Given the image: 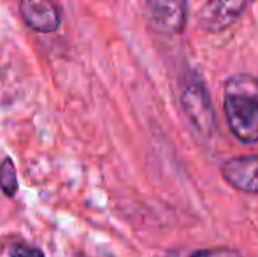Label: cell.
<instances>
[{
  "label": "cell",
  "instance_id": "obj_1",
  "mask_svg": "<svg viewBox=\"0 0 258 257\" xmlns=\"http://www.w3.org/2000/svg\"><path fill=\"white\" fill-rule=\"evenodd\" d=\"M223 111L230 132L242 144L258 143V79L235 74L225 81Z\"/></svg>",
  "mask_w": 258,
  "mask_h": 257
},
{
  "label": "cell",
  "instance_id": "obj_2",
  "mask_svg": "<svg viewBox=\"0 0 258 257\" xmlns=\"http://www.w3.org/2000/svg\"><path fill=\"white\" fill-rule=\"evenodd\" d=\"M179 102L194 129L204 137L213 136L216 130V113L204 81L197 74H191L181 86Z\"/></svg>",
  "mask_w": 258,
  "mask_h": 257
},
{
  "label": "cell",
  "instance_id": "obj_3",
  "mask_svg": "<svg viewBox=\"0 0 258 257\" xmlns=\"http://www.w3.org/2000/svg\"><path fill=\"white\" fill-rule=\"evenodd\" d=\"M151 30L165 35L181 34L188 21V4L183 0H151L144 6Z\"/></svg>",
  "mask_w": 258,
  "mask_h": 257
},
{
  "label": "cell",
  "instance_id": "obj_4",
  "mask_svg": "<svg viewBox=\"0 0 258 257\" xmlns=\"http://www.w3.org/2000/svg\"><path fill=\"white\" fill-rule=\"evenodd\" d=\"M248 7L244 0H213L207 2L197 16L199 28L204 32H223L241 18L242 11Z\"/></svg>",
  "mask_w": 258,
  "mask_h": 257
},
{
  "label": "cell",
  "instance_id": "obj_5",
  "mask_svg": "<svg viewBox=\"0 0 258 257\" xmlns=\"http://www.w3.org/2000/svg\"><path fill=\"white\" fill-rule=\"evenodd\" d=\"M223 180L246 194H258V155L228 159L220 168Z\"/></svg>",
  "mask_w": 258,
  "mask_h": 257
},
{
  "label": "cell",
  "instance_id": "obj_6",
  "mask_svg": "<svg viewBox=\"0 0 258 257\" xmlns=\"http://www.w3.org/2000/svg\"><path fill=\"white\" fill-rule=\"evenodd\" d=\"M20 11L25 23L37 32H54L61 23L58 7L48 0H25Z\"/></svg>",
  "mask_w": 258,
  "mask_h": 257
},
{
  "label": "cell",
  "instance_id": "obj_7",
  "mask_svg": "<svg viewBox=\"0 0 258 257\" xmlns=\"http://www.w3.org/2000/svg\"><path fill=\"white\" fill-rule=\"evenodd\" d=\"M0 189L9 197H13L18 190L16 168H14L11 159H4V162L0 164Z\"/></svg>",
  "mask_w": 258,
  "mask_h": 257
},
{
  "label": "cell",
  "instance_id": "obj_8",
  "mask_svg": "<svg viewBox=\"0 0 258 257\" xmlns=\"http://www.w3.org/2000/svg\"><path fill=\"white\" fill-rule=\"evenodd\" d=\"M190 257H242V255L235 248L216 247V248H202V250L194 252Z\"/></svg>",
  "mask_w": 258,
  "mask_h": 257
},
{
  "label": "cell",
  "instance_id": "obj_9",
  "mask_svg": "<svg viewBox=\"0 0 258 257\" xmlns=\"http://www.w3.org/2000/svg\"><path fill=\"white\" fill-rule=\"evenodd\" d=\"M9 255L11 257H44L39 248L30 247V245L25 243H13L9 248Z\"/></svg>",
  "mask_w": 258,
  "mask_h": 257
}]
</instances>
